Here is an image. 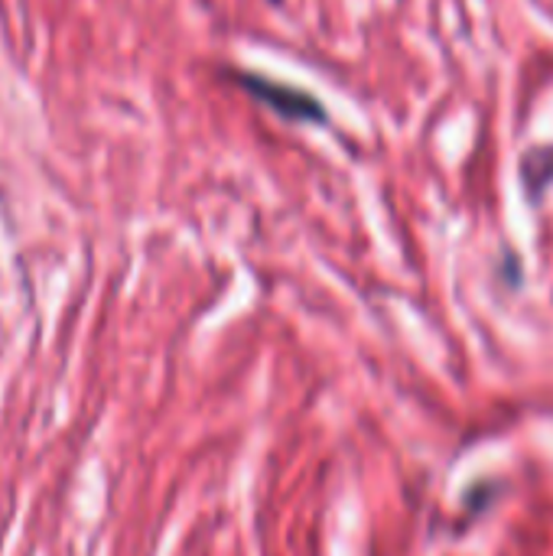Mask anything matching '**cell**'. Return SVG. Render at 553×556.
Segmentation results:
<instances>
[{
  "mask_svg": "<svg viewBox=\"0 0 553 556\" xmlns=\"http://www.w3.org/2000/svg\"><path fill=\"white\" fill-rule=\"evenodd\" d=\"M228 78L244 88L257 104L271 108L274 114H280L284 121H293V124H326V108L316 94L297 88V85H287V81H274L267 75H254V72H241V68H231Z\"/></svg>",
  "mask_w": 553,
  "mask_h": 556,
  "instance_id": "6da1fadb",
  "label": "cell"
},
{
  "mask_svg": "<svg viewBox=\"0 0 553 556\" xmlns=\"http://www.w3.org/2000/svg\"><path fill=\"white\" fill-rule=\"evenodd\" d=\"M521 176H525V186L528 192L538 199L544 186L553 182V147H531L521 160Z\"/></svg>",
  "mask_w": 553,
  "mask_h": 556,
  "instance_id": "7a4b0ae2",
  "label": "cell"
},
{
  "mask_svg": "<svg viewBox=\"0 0 553 556\" xmlns=\"http://www.w3.org/2000/svg\"><path fill=\"white\" fill-rule=\"evenodd\" d=\"M274 3H280V0H274Z\"/></svg>",
  "mask_w": 553,
  "mask_h": 556,
  "instance_id": "3957f363",
  "label": "cell"
}]
</instances>
